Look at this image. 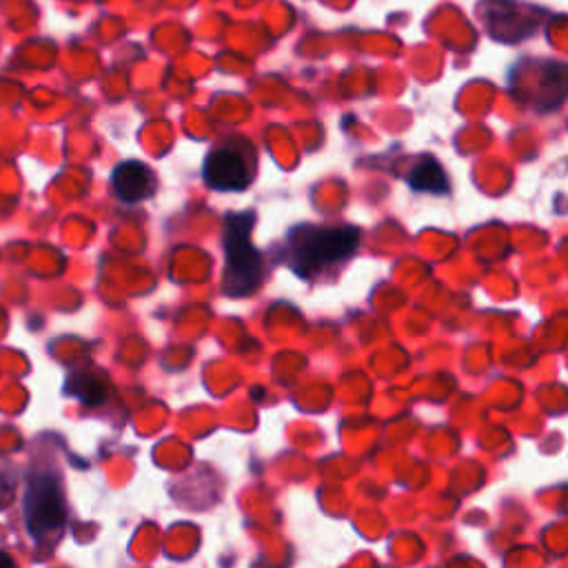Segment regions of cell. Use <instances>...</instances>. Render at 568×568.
Listing matches in <instances>:
<instances>
[{
  "label": "cell",
  "instance_id": "8992f818",
  "mask_svg": "<svg viewBox=\"0 0 568 568\" xmlns=\"http://www.w3.org/2000/svg\"><path fill=\"white\" fill-rule=\"evenodd\" d=\"M497 4L504 11V16H508V20L486 22L493 38H497V40H521V38H526L535 31L537 13L530 7H519V4L506 2V0H497Z\"/></svg>",
  "mask_w": 568,
  "mask_h": 568
},
{
  "label": "cell",
  "instance_id": "52a82bcc",
  "mask_svg": "<svg viewBox=\"0 0 568 568\" xmlns=\"http://www.w3.org/2000/svg\"><path fill=\"white\" fill-rule=\"evenodd\" d=\"M408 184L415 191H424V193H433V195H442L448 193V178L444 166L433 158V155H424L408 173Z\"/></svg>",
  "mask_w": 568,
  "mask_h": 568
},
{
  "label": "cell",
  "instance_id": "6da1fadb",
  "mask_svg": "<svg viewBox=\"0 0 568 568\" xmlns=\"http://www.w3.org/2000/svg\"><path fill=\"white\" fill-rule=\"evenodd\" d=\"M359 246V229L355 226H320L297 224L288 233V266L300 275H317L324 268L348 260Z\"/></svg>",
  "mask_w": 568,
  "mask_h": 568
},
{
  "label": "cell",
  "instance_id": "5b68a950",
  "mask_svg": "<svg viewBox=\"0 0 568 568\" xmlns=\"http://www.w3.org/2000/svg\"><path fill=\"white\" fill-rule=\"evenodd\" d=\"M111 186H113V193L118 195V200H122L126 204H135L153 193L155 175L144 162L126 160L113 169Z\"/></svg>",
  "mask_w": 568,
  "mask_h": 568
},
{
  "label": "cell",
  "instance_id": "3957f363",
  "mask_svg": "<svg viewBox=\"0 0 568 568\" xmlns=\"http://www.w3.org/2000/svg\"><path fill=\"white\" fill-rule=\"evenodd\" d=\"M67 521V501L55 475L38 470L29 475L24 493V524L29 535L40 541Z\"/></svg>",
  "mask_w": 568,
  "mask_h": 568
},
{
  "label": "cell",
  "instance_id": "ba28073f",
  "mask_svg": "<svg viewBox=\"0 0 568 568\" xmlns=\"http://www.w3.org/2000/svg\"><path fill=\"white\" fill-rule=\"evenodd\" d=\"M0 568H16L13 559L7 552H2V550H0Z\"/></svg>",
  "mask_w": 568,
  "mask_h": 568
},
{
  "label": "cell",
  "instance_id": "277c9868",
  "mask_svg": "<svg viewBox=\"0 0 568 568\" xmlns=\"http://www.w3.org/2000/svg\"><path fill=\"white\" fill-rule=\"evenodd\" d=\"M253 171L246 160L231 149H215L204 160V180L215 191H244L251 184Z\"/></svg>",
  "mask_w": 568,
  "mask_h": 568
},
{
  "label": "cell",
  "instance_id": "7a4b0ae2",
  "mask_svg": "<svg viewBox=\"0 0 568 568\" xmlns=\"http://www.w3.org/2000/svg\"><path fill=\"white\" fill-rule=\"evenodd\" d=\"M255 222L257 217L253 211H237V213L224 215L222 288L231 297L251 295L262 284V277H264V257L251 242Z\"/></svg>",
  "mask_w": 568,
  "mask_h": 568
}]
</instances>
